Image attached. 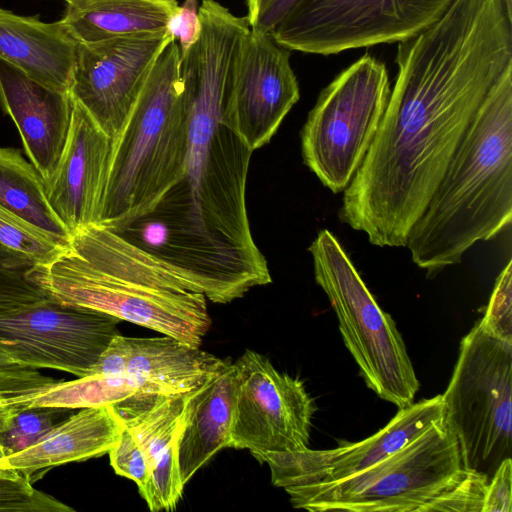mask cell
Here are the masks:
<instances>
[{"mask_svg":"<svg viewBox=\"0 0 512 512\" xmlns=\"http://www.w3.org/2000/svg\"><path fill=\"white\" fill-rule=\"evenodd\" d=\"M489 479L474 471L463 470L440 494L423 506L420 512H482Z\"/></svg>","mask_w":512,"mask_h":512,"instance_id":"f1b7e54d","label":"cell"},{"mask_svg":"<svg viewBox=\"0 0 512 512\" xmlns=\"http://www.w3.org/2000/svg\"><path fill=\"white\" fill-rule=\"evenodd\" d=\"M302 0H246L250 28L272 33Z\"/></svg>","mask_w":512,"mask_h":512,"instance_id":"d6a6232c","label":"cell"},{"mask_svg":"<svg viewBox=\"0 0 512 512\" xmlns=\"http://www.w3.org/2000/svg\"><path fill=\"white\" fill-rule=\"evenodd\" d=\"M236 372L226 365L190 391L177 439L180 477L185 485L217 452L228 447L233 421Z\"/></svg>","mask_w":512,"mask_h":512,"instance_id":"7402d4cb","label":"cell"},{"mask_svg":"<svg viewBox=\"0 0 512 512\" xmlns=\"http://www.w3.org/2000/svg\"><path fill=\"white\" fill-rule=\"evenodd\" d=\"M33 281L58 302L100 311L199 347L211 326L206 297L153 256L97 223L71 233Z\"/></svg>","mask_w":512,"mask_h":512,"instance_id":"3957f363","label":"cell"},{"mask_svg":"<svg viewBox=\"0 0 512 512\" xmlns=\"http://www.w3.org/2000/svg\"><path fill=\"white\" fill-rule=\"evenodd\" d=\"M0 107L13 120L26 156L47 183L69 133L70 92L49 88L0 59Z\"/></svg>","mask_w":512,"mask_h":512,"instance_id":"d6986e66","label":"cell"},{"mask_svg":"<svg viewBox=\"0 0 512 512\" xmlns=\"http://www.w3.org/2000/svg\"><path fill=\"white\" fill-rule=\"evenodd\" d=\"M61 410L47 407L17 409L0 433L6 456L26 448L50 430L55 425V416Z\"/></svg>","mask_w":512,"mask_h":512,"instance_id":"f546056e","label":"cell"},{"mask_svg":"<svg viewBox=\"0 0 512 512\" xmlns=\"http://www.w3.org/2000/svg\"><path fill=\"white\" fill-rule=\"evenodd\" d=\"M188 393L163 396L140 412L119 415L122 428L108 453L111 466L137 484L152 512L174 510L182 497L177 439Z\"/></svg>","mask_w":512,"mask_h":512,"instance_id":"9a60e30c","label":"cell"},{"mask_svg":"<svg viewBox=\"0 0 512 512\" xmlns=\"http://www.w3.org/2000/svg\"><path fill=\"white\" fill-rule=\"evenodd\" d=\"M512 460L504 459L489 480L482 512H511Z\"/></svg>","mask_w":512,"mask_h":512,"instance_id":"836d02e7","label":"cell"},{"mask_svg":"<svg viewBox=\"0 0 512 512\" xmlns=\"http://www.w3.org/2000/svg\"><path fill=\"white\" fill-rule=\"evenodd\" d=\"M60 21L78 43L167 30L176 0H64Z\"/></svg>","mask_w":512,"mask_h":512,"instance_id":"603a6c76","label":"cell"},{"mask_svg":"<svg viewBox=\"0 0 512 512\" xmlns=\"http://www.w3.org/2000/svg\"><path fill=\"white\" fill-rule=\"evenodd\" d=\"M512 341L477 321L466 334L442 399L465 470L489 480L512 453Z\"/></svg>","mask_w":512,"mask_h":512,"instance_id":"ba28073f","label":"cell"},{"mask_svg":"<svg viewBox=\"0 0 512 512\" xmlns=\"http://www.w3.org/2000/svg\"><path fill=\"white\" fill-rule=\"evenodd\" d=\"M227 361L168 335L136 338L117 334L90 374L119 375L152 393L175 395L202 385Z\"/></svg>","mask_w":512,"mask_h":512,"instance_id":"e0dca14e","label":"cell"},{"mask_svg":"<svg viewBox=\"0 0 512 512\" xmlns=\"http://www.w3.org/2000/svg\"><path fill=\"white\" fill-rule=\"evenodd\" d=\"M77 47L60 20L44 22L0 8V59L37 82L69 92Z\"/></svg>","mask_w":512,"mask_h":512,"instance_id":"44dd1931","label":"cell"},{"mask_svg":"<svg viewBox=\"0 0 512 512\" xmlns=\"http://www.w3.org/2000/svg\"><path fill=\"white\" fill-rule=\"evenodd\" d=\"M309 251L315 280L331 303L344 345L367 387L398 409L411 405L419 381L394 320L379 307L330 231L321 230Z\"/></svg>","mask_w":512,"mask_h":512,"instance_id":"8992f818","label":"cell"},{"mask_svg":"<svg viewBox=\"0 0 512 512\" xmlns=\"http://www.w3.org/2000/svg\"><path fill=\"white\" fill-rule=\"evenodd\" d=\"M174 40L164 30L78 43L69 92L112 142L127 122L157 58Z\"/></svg>","mask_w":512,"mask_h":512,"instance_id":"4fadbf2b","label":"cell"},{"mask_svg":"<svg viewBox=\"0 0 512 512\" xmlns=\"http://www.w3.org/2000/svg\"><path fill=\"white\" fill-rule=\"evenodd\" d=\"M197 0H185L170 20L167 30L178 40L180 53L187 51L201 34Z\"/></svg>","mask_w":512,"mask_h":512,"instance_id":"e575fe53","label":"cell"},{"mask_svg":"<svg viewBox=\"0 0 512 512\" xmlns=\"http://www.w3.org/2000/svg\"><path fill=\"white\" fill-rule=\"evenodd\" d=\"M0 511L71 512L74 509L35 489L32 481L18 471L0 469Z\"/></svg>","mask_w":512,"mask_h":512,"instance_id":"4316f807","label":"cell"},{"mask_svg":"<svg viewBox=\"0 0 512 512\" xmlns=\"http://www.w3.org/2000/svg\"><path fill=\"white\" fill-rule=\"evenodd\" d=\"M508 11L512 14V0H505Z\"/></svg>","mask_w":512,"mask_h":512,"instance_id":"8d00e7d4","label":"cell"},{"mask_svg":"<svg viewBox=\"0 0 512 512\" xmlns=\"http://www.w3.org/2000/svg\"><path fill=\"white\" fill-rule=\"evenodd\" d=\"M390 91L386 65L366 53L322 90L309 112L301 132L302 157L333 193L344 191L361 165Z\"/></svg>","mask_w":512,"mask_h":512,"instance_id":"9c48e42d","label":"cell"},{"mask_svg":"<svg viewBox=\"0 0 512 512\" xmlns=\"http://www.w3.org/2000/svg\"><path fill=\"white\" fill-rule=\"evenodd\" d=\"M512 220V68L471 120L406 247L428 274L460 263Z\"/></svg>","mask_w":512,"mask_h":512,"instance_id":"277c9868","label":"cell"},{"mask_svg":"<svg viewBox=\"0 0 512 512\" xmlns=\"http://www.w3.org/2000/svg\"><path fill=\"white\" fill-rule=\"evenodd\" d=\"M180 55L176 40L162 51L112 142L97 224L111 229L142 216L183 175L189 107Z\"/></svg>","mask_w":512,"mask_h":512,"instance_id":"5b68a950","label":"cell"},{"mask_svg":"<svg viewBox=\"0 0 512 512\" xmlns=\"http://www.w3.org/2000/svg\"><path fill=\"white\" fill-rule=\"evenodd\" d=\"M111 147L112 140L73 99L67 140L46 183L48 202L71 233L98 222Z\"/></svg>","mask_w":512,"mask_h":512,"instance_id":"ac0fdd59","label":"cell"},{"mask_svg":"<svg viewBox=\"0 0 512 512\" xmlns=\"http://www.w3.org/2000/svg\"><path fill=\"white\" fill-rule=\"evenodd\" d=\"M0 207L65 248L71 232L51 208L46 183L19 149L0 147Z\"/></svg>","mask_w":512,"mask_h":512,"instance_id":"d4e9b609","label":"cell"},{"mask_svg":"<svg viewBox=\"0 0 512 512\" xmlns=\"http://www.w3.org/2000/svg\"><path fill=\"white\" fill-rule=\"evenodd\" d=\"M444 417L442 395H436L399 409L382 429L359 442L326 450L269 452L257 460L268 464L273 485L283 489L338 481L385 459Z\"/></svg>","mask_w":512,"mask_h":512,"instance_id":"2e32d148","label":"cell"},{"mask_svg":"<svg viewBox=\"0 0 512 512\" xmlns=\"http://www.w3.org/2000/svg\"><path fill=\"white\" fill-rule=\"evenodd\" d=\"M16 407H0V433L6 428ZM5 451L0 441V459L5 457Z\"/></svg>","mask_w":512,"mask_h":512,"instance_id":"d590c367","label":"cell"},{"mask_svg":"<svg viewBox=\"0 0 512 512\" xmlns=\"http://www.w3.org/2000/svg\"><path fill=\"white\" fill-rule=\"evenodd\" d=\"M189 107L188 151L182 177L154 207L130 222L167 261L198 272L271 282L246 210L252 150L221 121L225 81L198 74L184 86Z\"/></svg>","mask_w":512,"mask_h":512,"instance_id":"7a4b0ae2","label":"cell"},{"mask_svg":"<svg viewBox=\"0 0 512 512\" xmlns=\"http://www.w3.org/2000/svg\"><path fill=\"white\" fill-rule=\"evenodd\" d=\"M36 264L0 243V315L49 297L32 279Z\"/></svg>","mask_w":512,"mask_h":512,"instance_id":"484cf974","label":"cell"},{"mask_svg":"<svg viewBox=\"0 0 512 512\" xmlns=\"http://www.w3.org/2000/svg\"><path fill=\"white\" fill-rule=\"evenodd\" d=\"M452 0H302L272 35L288 48L332 55L403 42L437 21Z\"/></svg>","mask_w":512,"mask_h":512,"instance_id":"30bf717a","label":"cell"},{"mask_svg":"<svg viewBox=\"0 0 512 512\" xmlns=\"http://www.w3.org/2000/svg\"><path fill=\"white\" fill-rule=\"evenodd\" d=\"M142 384L126 377L111 374H90L71 381L57 380L38 390L10 396L4 403L8 407H47L82 409L114 406L119 415L140 412L161 397Z\"/></svg>","mask_w":512,"mask_h":512,"instance_id":"cb8c5ba5","label":"cell"},{"mask_svg":"<svg viewBox=\"0 0 512 512\" xmlns=\"http://www.w3.org/2000/svg\"><path fill=\"white\" fill-rule=\"evenodd\" d=\"M463 470L458 441L444 417L358 474L284 490L293 507L312 512H420Z\"/></svg>","mask_w":512,"mask_h":512,"instance_id":"52a82bcc","label":"cell"},{"mask_svg":"<svg viewBox=\"0 0 512 512\" xmlns=\"http://www.w3.org/2000/svg\"><path fill=\"white\" fill-rule=\"evenodd\" d=\"M482 325L494 335L512 341V262H507L498 275Z\"/></svg>","mask_w":512,"mask_h":512,"instance_id":"1f68e13d","label":"cell"},{"mask_svg":"<svg viewBox=\"0 0 512 512\" xmlns=\"http://www.w3.org/2000/svg\"><path fill=\"white\" fill-rule=\"evenodd\" d=\"M233 364L236 396L228 448L247 449L256 459L307 449L316 407L304 383L252 350Z\"/></svg>","mask_w":512,"mask_h":512,"instance_id":"8fae6325","label":"cell"},{"mask_svg":"<svg viewBox=\"0 0 512 512\" xmlns=\"http://www.w3.org/2000/svg\"><path fill=\"white\" fill-rule=\"evenodd\" d=\"M56 381L21 361L10 344L0 341V399L32 392Z\"/></svg>","mask_w":512,"mask_h":512,"instance_id":"4dcf8cb0","label":"cell"},{"mask_svg":"<svg viewBox=\"0 0 512 512\" xmlns=\"http://www.w3.org/2000/svg\"><path fill=\"white\" fill-rule=\"evenodd\" d=\"M291 50L250 28L232 68L221 121L252 151L267 144L300 97Z\"/></svg>","mask_w":512,"mask_h":512,"instance_id":"5bb4252c","label":"cell"},{"mask_svg":"<svg viewBox=\"0 0 512 512\" xmlns=\"http://www.w3.org/2000/svg\"><path fill=\"white\" fill-rule=\"evenodd\" d=\"M120 319L50 296L0 315V341L24 363L87 376L118 333Z\"/></svg>","mask_w":512,"mask_h":512,"instance_id":"7c38bea8","label":"cell"},{"mask_svg":"<svg viewBox=\"0 0 512 512\" xmlns=\"http://www.w3.org/2000/svg\"><path fill=\"white\" fill-rule=\"evenodd\" d=\"M0 243L26 255L37 264L49 262L63 249L52 238L1 207Z\"/></svg>","mask_w":512,"mask_h":512,"instance_id":"83f0119b","label":"cell"},{"mask_svg":"<svg viewBox=\"0 0 512 512\" xmlns=\"http://www.w3.org/2000/svg\"><path fill=\"white\" fill-rule=\"evenodd\" d=\"M396 64L383 117L339 212L379 247L406 245L471 120L512 68V18L502 0H452L399 43Z\"/></svg>","mask_w":512,"mask_h":512,"instance_id":"6da1fadb","label":"cell"},{"mask_svg":"<svg viewBox=\"0 0 512 512\" xmlns=\"http://www.w3.org/2000/svg\"><path fill=\"white\" fill-rule=\"evenodd\" d=\"M121 428L114 406L82 408L31 445L0 459V469L18 471L32 481L52 467L109 453Z\"/></svg>","mask_w":512,"mask_h":512,"instance_id":"ffe728a7","label":"cell"}]
</instances>
